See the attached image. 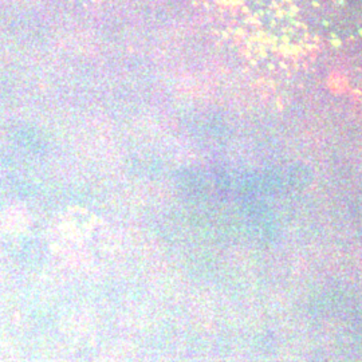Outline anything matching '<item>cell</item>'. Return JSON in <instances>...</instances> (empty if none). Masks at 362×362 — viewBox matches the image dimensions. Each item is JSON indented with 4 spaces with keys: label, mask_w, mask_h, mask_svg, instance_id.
I'll return each instance as SVG.
<instances>
[{
    "label": "cell",
    "mask_w": 362,
    "mask_h": 362,
    "mask_svg": "<svg viewBox=\"0 0 362 362\" xmlns=\"http://www.w3.org/2000/svg\"><path fill=\"white\" fill-rule=\"evenodd\" d=\"M297 0H243L239 30L259 58L286 61L297 57L308 25Z\"/></svg>",
    "instance_id": "1"
},
{
    "label": "cell",
    "mask_w": 362,
    "mask_h": 362,
    "mask_svg": "<svg viewBox=\"0 0 362 362\" xmlns=\"http://www.w3.org/2000/svg\"><path fill=\"white\" fill-rule=\"evenodd\" d=\"M329 27L334 33H341V38L362 35V0H330V11L327 13Z\"/></svg>",
    "instance_id": "2"
}]
</instances>
